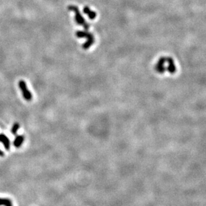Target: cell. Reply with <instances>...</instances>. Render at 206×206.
Masks as SVG:
<instances>
[{
    "label": "cell",
    "mask_w": 206,
    "mask_h": 206,
    "mask_svg": "<svg viewBox=\"0 0 206 206\" xmlns=\"http://www.w3.org/2000/svg\"><path fill=\"white\" fill-rule=\"evenodd\" d=\"M155 70L158 73L163 74L165 71H168L171 74L176 72V67L173 62V60L170 57H161L156 64L155 67Z\"/></svg>",
    "instance_id": "6da1fadb"
},
{
    "label": "cell",
    "mask_w": 206,
    "mask_h": 206,
    "mask_svg": "<svg viewBox=\"0 0 206 206\" xmlns=\"http://www.w3.org/2000/svg\"><path fill=\"white\" fill-rule=\"evenodd\" d=\"M68 9L70 11H72V12L74 13V14H75L74 19H75L76 23L77 24L83 26V28L86 30H88V29H89V28H90L89 24H88V23L86 21L85 19H84L83 16H82V15L81 14V12H80L79 8H78L77 6H72V5L68 6Z\"/></svg>",
    "instance_id": "7a4b0ae2"
},
{
    "label": "cell",
    "mask_w": 206,
    "mask_h": 206,
    "mask_svg": "<svg viewBox=\"0 0 206 206\" xmlns=\"http://www.w3.org/2000/svg\"><path fill=\"white\" fill-rule=\"evenodd\" d=\"M18 86L19 89H20L21 93H22L23 97L25 101H30L32 99V93L30 92V91L28 88V86L26 85V83H25L24 81L23 80H21L19 81L18 83Z\"/></svg>",
    "instance_id": "3957f363"
},
{
    "label": "cell",
    "mask_w": 206,
    "mask_h": 206,
    "mask_svg": "<svg viewBox=\"0 0 206 206\" xmlns=\"http://www.w3.org/2000/svg\"><path fill=\"white\" fill-rule=\"evenodd\" d=\"M94 42V37L92 34H90V35L86 38V41L82 45V48L84 50H88Z\"/></svg>",
    "instance_id": "277c9868"
},
{
    "label": "cell",
    "mask_w": 206,
    "mask_h": 206,
    "mask_svg": "<svg viewBox=\"0 0 206 206\" xmlns=\"http://www.w3.org/2000/svg\"><path fill=\"white\" fill-rule=\"evenodd\" d=\"M0 142L2 143L6 150H10V141L9 138L3 133H0Z\"/></svg>",
    "instance_id": "5b68a950"
},
{
    "label": "cell",
    "mask_w": 206,
    "mask_h": 206,
    "mask_svg": "<svg viewBox=\"0 0 206 206\" xmlns=\"http://www.w3.org/2000/svg\"><path fill=\"white\" fill-rule=\"evenodd\" d=\"M83 12L84 14L87 15L88 16V18L90 19H94L96 17V13L94 12V11L91 10L88 6H85L83 9Z\"/></svg>",
    "instance_id": "8992f818"
},
{
    "label": "cell",
    "mask_w": 206,
    "mask_h": 206,
    "mask_svg": "<svg viewBox=\"0 0 206 206\" xmlns=\"http://www.w3.org/2000/svg\"><path fill=\"white\" fill-rule=\"evenodd\" d=\"M24 141V136L23 135H18L15 138L14 141V145L16 148H19Z\"/></svg>",
    "instance_id": "52a82bcc"
},
{
    "label": "cell",
    "mask_w": 206,
    "mask_h": 206,
    "mask_svg": "<svg viewBox=\"0 0 206 206\" xmlns=\"http://www.w3.org/2000/svg\"><path fill=\"white\" fill-rule=\"evenodd\" d=\"M90 32H87V30H85V31H81V30H80V31H77L76 32V36L79 38H86L90 35Z\"/></svg>",
    "instance_id": "ba28073f"
},
{
    "label": "cell",
    "mask_w": 206,
    "mask_h": 206,
    "mask_svg": "<svg viewBox=\"0 0 206 206\" xmlns=\"http://www.w3.org/2000/svg\"><path fill=\"white\" fill-rule=\"evenodd\" d=\"M13 206L12 201L8 198H0V206Z\"/></svg>",
    "instance_id": "9c48e42d"
},
{
    "label": "cell",
    "mask_w": 206,
    "mask_h": 206,
    "mask_svg": "<svg viewBox=\"0 0 206 206\" xmlns=\"http://www.w3.org/2000/svg\"><path fill=\"white\" fill-rule=\"evenodd\" d=\"M19 127H20V125H19L18 123H15L12 126V129H11V133L14 134V135H16L17 133H18V130L19 129Z\"/></svg>",
    "instance_id": "30bf717a"
},
{
    "label": "cell",
    "mask_w": 206,
    "mask_h": 206,
    "mask_svg": "<svg viewBox=\"0 0 206 206\" xmlns=\"http://www.w3.org/2000/svg\"><path fill=\"white\" fill-rule=\"evenodd\" d=\"M4 156V153L1 150H0V157H3Z\"/></svg>",
    "instance_id": "8fae6325"
}]
</instances>
